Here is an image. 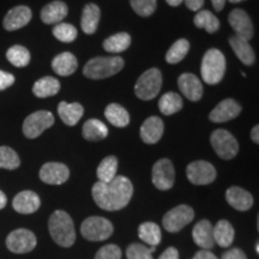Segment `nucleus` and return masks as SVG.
<instances>
[{"mask_svg":"<svg viewBox=\"0 0 259 259\" xmlns=\"http://www.w3.org/2000/svg\"><path fill=\"white\" fill-rule=\"evenodd\" d=\"M100 18H101V10L96 4H88L83 10L82 18H80V25L82 30L87 35H93L99 27Z\"/></svg>","mask_w":259,"mask_h":259,"instance_id":"nucleus-25","label":"nucleus"},{"mask_svg":"<svg viewBox=\"0 0 259 259\" xmlns=\"http://www.w3.org/2000/svg\"><path fill=\"white\" fill-rule=\"evenodd\" d=\"M158 259H179V252L176 247H168Z\"/></svg>","mask_w":259,"mask_h":259,"instance_id":"nucleus-45","label":"nucleus"},{"mask_svg":"<svg viewBox=\"0 0 259 259\" xmlns=\"http://www.w3.org/2000/svg\"><path fill=\"white\" fill-rule=\"evenodd\" d=\"M192 236L193 241L199 247L204 248V250L212 248V246L215 245V240H213V226L208 220H202V221H199L194 226Z\"/></svg>","mask_w":259,"mask_h":259,"instance_id":"nucleus-21","label":"nucleus"},{"mask_svg":"<svg viewBox=\"0 0 259 259\" xmlns=\"http://www.w3.org/2000/svg\"><path fill=\"white\" fill-rule=\"evenodd\" d=\"M80 233L89 241H103L113 234V225L105 218L92 216L84 220Z\"/></svg>","mask_w":259,"mask_h":259,"instance_id":"nucleus-6","label":"nucleus"},{"mask_svg":"<svg viewBox=\"0 0 259 259\" xmlns=\"http://www.w3.org/2000/svg\"><path fill=\"white\" fill-rule=\"evenodd\" d=\"M234 228L227 220H221L213 227V240L221 247H229L234 241Z\"/></svg>","mask_w":259,"mask_h":259,"instance_id":"nucleus-28","label":"nucleus"},{"mask_svg":"<svg viewBox=\"0 0 259 259\" xmlns=\"http://www.w3.org/2000/svg\"><path fill=\"white\" fill-rule=\"evenodd\" d=\"M21 164V158L14 149L9 147H0V168L14 170Z\"/></svg>","mask_w":259,"mask_h":259,"instance_id":"nucleus-38","label":"nucleus"},{"mask_svg":"<svg viewBox=\"0 0 259 259\" xmlns=\"http://www.w3.org/2000/svg\"><path fill=\"white\" fill-rule=\"evenodd\" d=\"M116 170H118V158L115 156H107L99 164L97 177L102 183H109L116 177Z\"/></svg>","mask_w":259,"mask_h":259,"instance_id":"nucleus-35","label":"nucleus"},{"mask_svg":"<svg viewBox=\"0 0 259 259\" xmlns=\"http://www.w3.org/2000/svg\"><path fill=\"white\" fill-rule=\"evenodd\" d=\"M70 177L67 166L59 162H47L40 169V179L48 185H61Z\"/></svg>","mask_w":259,"mask_h":259,"instance_id":"nucleus-14","label":"nucleus"},{"mask_svg":"<svg viewBox=\"0 0 259 259\" xmlns=\"http://www.w3.org/2000/svg\"><path fill=\"white\" fill-rule=\"evenodd\" d=\"M60 90V82L54 77H44L38 79L32 87V93L36 97L45 99V97H51L57 95Z\"/></svg>","mask_w":259,"mask_h":259,"instance_id":"nucleus-27","label":"nucleus"},{"mask_svg":"<svg viewBox=\"0 0 259 259\" xmlns=\"http://www.w3.org/2000/svg\"><path fill=\"white\" fill-rule=\"evenodd\" d=\"M6 203H8V198H6L5 193L3 191H0V210L5 208Z\"/></svg>","mask_w":259,"mask_h":259,"instance_id":"nucleus-50","label":"nucleus"},{"mask_svg":"<svg viewBox=\"0 0 259 259\" xmlns=\"http://www.w3.org/2000/svg\"><path fill=\"white\" fill-rule=\"evenodd\" d=\"M241 113V106L235 100L226 99L219 103L210 113L209 119L212 122H226L235 119Z\"/></svg>","mask_w":259,"mask_h":259,"instance_id":"nucleus-16","label":"nucleus"},{"mask_svg":"<svg viewBox=\"0 0 259 259\" xmlns=\"http://www.w3.org/2000/svg\"><path fill=\"white\" fill-rule=\"evenodd\" d=\"M95 259H121V250L116 245H106L100 248Z\"/></svg>","mask_w":259,"mask_h":259,"instance_id":"nucleus-42","label":"nucleus"},{"mask_svg":"<svg viewBox=\"0 0 259 259\" xmlns=\"http://www.w3.org/2000/svg\"><path fill=\"white\" fill-rule=\"evenodd\" d=\"M176 181V170L170 160L161 158L153 167V183L156 189L167 191L173 187Z\"/></svg>","mask_w":259,"mask_h":259,"instance_id":"nucleus-12","label":"nucleus"},{"mask_svg":"<svg viewBox=\"0 0 259 259\" xmlns=\"http://www.w3.org/2000/svg\"><path fill=\"white\" fill-rule=\"evenodd\" d=\"M258 134H259V126H258V125H255L254 127L252 128V131H251V138H252V141H253L255 144H258V143H259V137H258Z\"/></svg>","mask_w":259,"mask_h":259,"instance_id":"nucleus-49","label":"nucleus"},{"mask_svg":"<svg viewBox=\"0 0 259 259\" xmlns=\"http://www.w3.org/2000/svg\"><path fill=\"white\" fill-rule=\"evenodd\" d=\"M226 199L232 208L239 210V211H246L253 205L252 194L238 186H232L227 190Z\"/></svg>","mask_w":259,"mask_h":259,"instance_id":"nucleus-19","label":"nucleus"},{"mask_svg":"<svg viewBox=\"0 0 259 259\" xmlns=\"http://www.w3.org/2000/svg\"><path fill=\"white\" fill-rule=\"evenodd\" d=\"M124 64V59L120 57H97L85 64L83 73L90 79H103L120 72Z\"/></svg>","mask_w":259,"mask_h":259,"instance_id":"nucleus-3","label":"nucleus"},{"mask_svg":"<svg viewBox=\"0 0 259 259\" xmlns=\"http://www.w3.org/2000/svg\"><path fill=\"white\" fill-rule=\"evenodd\" d=\"M191 11H199L204 5V0H184Z\"/></svg>","mask_w":259,"mask_h":259,"instance_id":"nucleus-46","label":"nucleus"},{"mask_svg":"<svg viewBox=\"0 0 259 259\" xmlns=\"http://www.w3.org/2000/svg\"><path fill=\"white\" fill-rule=\"evenodd\" d=\"M190 51V42L185 38H180L174 42L173 46L168 50L166 54V61L168 64H178L187 56Z\"/></svg>","mask_w":259,"mask_h":259,"instance_id":"nucleus-36","label":"nucleus"},{"mask_svg":"<svg viewBox=\"0 0 259 259\" xmlns=\"http://www.w3.org/2000/svg\"><path fill=\"white\" fill-rule=\"evenodd\" d=\"M200 73L204 82L211 85L221 82L226 73V58L221 51L212 48L204 54L200 65Z\"/></svg>","mask_w":259,"mask_h":259,"instance_id":"nucleus-4","label":"nucleus"},{"mask_svg":"<svg viewBox=\"0 0 259 259\" xmlns=\"http://www.w3.org/2000/svg\"><path fill=\"white\" fill-rule=\"evenodd\" d=\"M106 119L116 127H125L130 122V114L124 107L118 103H111L105 111Z\"/></svg>","mask_w":259,"mask_h":259,"instance_id":"nucleus-30","label":"nucleus"},{"mask_svg":"<svg viewBox=\"0 0 259 259\" xmlns=\"http://www.w3.org/2000/svg\"><path fill=\"white\" fill-rule=\"evenodd\" d=\"M78 67V61L76 57L70 52H64V53L58 54V56L52 60V69L59 76L66 77L76 72Z\"/></svg>","mask_w":259,"mask_h":259,"instance_id":"nucleus-23","label":"nucleus"},{"mask_svg":"<svg viewBox=\"0 0 259 259\" xmlns=\"http://www.w3.org/2000/svg\"><path fill=\"white\" fill-rule=\"evenodd\" d=\"M164 125L158 116H150L143 122L141 127V138L144 143L155 144L163 135Z\"/></svg>","mask_w":259,"mask_h":259,"instance_id":"nucleus-20","label":"nucleus"},{"mask_svg":"<svg viewBox=\"0 0 259 259\" xmlns=\"http://www.w3.org/2000/svg\"><path fill=\"white\" fill-rule=\"evenodd\" d=\"M31 10L28 6L19 5L11 9L6 14L4 21H3V25L8 31H15L25 27L31 21Z\"/></svg>","mask_w":259,"mask_h":259,"instance_id":"nucleus-15","label":"nucleus"},{"mask_svg":"<svg viewBox=\"0 0 259 259\" xmlns=\"http://www.w3.org/2000/svg\"><path fill=\"white\" fill-rule=\"evenodd\" d=\"M130 4L136 14L142 17H149L156 10L157 2L156 0H130Z\"/></svg>","mask_w":259,"mask_h":259,"instance_id":"nucleus-40","label":"nucleus"},{"mask_svg":"<svg viewBox=\"0 0 259 259\" xmlns=\"http://www.w3.org/2000/svg\"><path fill=\"white\" fill-rule=\"evenodd\" d=\"M228 2H231V3H233V4H238V3L245 2V0H228Z\"/></svg>","mask_w":259,"mask_h":259,"instance_id":"nucleus-52","label":"nucleus"},{"mask_svg":"<svg viewBox=\"0 0 259 259\" xmlns=\"http://www.w3.org/2000/svg\"><path fill=\"white\" fill-rule=\"evenodd\" d=\"M54 124V116L48 111L34 112L23 122V134L27 138H37Z\"/></svg>","mask_w":259,"mask_h":259,"instance_id":"nucleus-8","label":"nucleus"},{"mask_svg":"<svg viewBox=\"0 0 259 259\" xmlns=\"http://www.w3.org/2000/svg\"><path fill=\"white\" fill-rule=\"evenodd\" d=\"M221 259H247L244 252L240 248H232V250L226 251L222 254Z\"/></svg>","mask_w":259,"mask_h":259,"instance_id":"nucleus-44","label":"nucleus"},{"mask_svg":"<svg viewBox=\"0 0 259 259\" xmlns=\"http://www.w3.org/2000/svg\"><path fill=\"white\" fill-rule=\"evenodd\" d=\"M36 236L24 228L16 229L6 238V246L14 253H28L36 247Z\"/></svg>","mask_w":259,"mask_h":259,"instance_id":"nucleus-10","label":"nucleus"},{"mask_svg":"<svg viewBox=\"0 0 259 259\" xmlns=\"http://www.w3.org/2000/svg\"><path fill=\"white\" fill-rule=\"evenodd\" d=\"M132 194V183L122 176H116L109 183L97 181L93 186L94 200L100 208L107 211H115L125 208L131 200Z\"/></svg>","mask_w":259,"mask_h":259,"instance_id":"nucleus-1","label":"nucleus"},{"mask_svg":"<svg viewBox=\"0 0 259 259\" xmlns=\"http://www.w3.org/2000/svg\"><path fill=\"white\" fill-rule=\"evenodd\" d=\"M193 259H219V258H216V255L211 253L209 250H200L194 254Z\"/></svg>","mask_w":259,"mask_h":259,"instance_id":"nucleus-47","label":"nucleus"},{"mask_svg":"<svg viewBox=\"0 0 259 259\" xmlns=\"http://www.w3.org/2000/svg\"><path fill=\"white\" fill-rule=\"evenodd\" d=\"M255 252H257V253H259V245H258V242H257V244H255Z\"/></svg>","mask_w":259,"mask_h":259,"instance_id":"nucleus-53","label":"nucleus"},{"mask_svg":"<svg viewBox=\"0 0 259 259\" xmlns=\"http://www.w3.org/2000/svg\"><path fill=\"white\" fill-rule=\"evenodd\" d=\"M50 234L54 241L63 247H70L76 241V232L72 219L63 210H57L51 215L48 221Z\"/></svg>","mask_w":259,"mask_h":259,"instance_id":"nucleus-2","label":"nucleus"},{"mask_svg":"<svg viewBox=\"0 0 259 259\" xmlns=\"http://www.w3.org/2000/svg\"><path fill=\"white\" fill-rule=\"evenodd\" d=\"M69 8L63 2H52L41 10V21L45 24H58L67 16Z\"/></svg>","mask_w":259,"mask_h":259,"instance_id":"nucleus-22","label":"nucleus"},{"mask_svg":"<svg viewBox=\"0 0 259 259\" xmlns=\"http://www.w3.org/2000/svg\"><path fill=\"white\" fill-rule=\"evenodd\" d=\"M193 23L197 28L204 29L209 34H213L219 30L220 28V21L212 12L208 11V10H202L198 14L194 16Z\"/></svg>","mask_w":259,"mask_h":259,"instance_id":"nucleus-33","label":"nucleus"},{"mask_svg":"<svg viewBox=\"0 0 259 259\" xmlns=\"http://www.w3.org/2000/svg\"><path fill=\"white\" fill-rule=\"evenodd\" d=\"M229 44H231V47L234 51L235 56L240 59L242 64L247 65V66H251L252 64H254V51L251 47V45L248 44V41L241 37L233 36L229 38Z\"/></svg>","mask_w":259,"mask_h":259,"instance_id":"nucleus-26","label":"nucleus"},{"mask_svg":"<svg viewBox=\"0 0 259 259\" xmlns=\"http://www.w3.org/2000/svg\"><path fill=\"white\" fill-rule=\"evenodd\" d=\"M53 35L59 41L65 42V44H70V42L76 40L77 29L74 28L72 24L58 23L56 27L53 28Z\"/></svg>","mask_w":259,"mask_h":259,"instance_id":"nucleus-39","label":"nucleus"},{"mask_svg":"<svg viewBox=\"0 0 259 259\" xmlns=\"http://www.w3.org/2000/svg\"><path fill=\"white\" fill-rule=\"evenodd\" d=\"M211 3H212L213 9L219 12V11H221V10L223 9V6H225L226 0H211Z\"/></svg>","mask_w":259,"mask_h":259,"instance_id":"nucleus-48","label":"nucleus"},{"mask_svg":"<svg viewBox=\"0 0 259 259\" xmlns=\"http://www.w3.org/2000/svg\"><path fill=\"white\" fill-rule=\"evenodd\" d=\"M107 136H108V127L97 119H89L83 126V137L87 141H101Z\"/></svg>","mask_w":259,"mask_h":259,"instance_id":"nucleus-29","label":"nucleus"},{"mask_svg":"<svg viewBox=\"0 0 259 259\" xmlns=\"http://www.w3.org/2000/svg\"><path fill=\"white\" fill-rule=\"evenodd\" d=\"M167 4L173 6V8H176V6H179L181 3L184 2V0H166Z\"/></svg>","mask_w":259,"mask_h":259,"instance_id":"nucleus-51","label":"nucleus"},{"mask_svg":"<svg viewBox=\"0 0 259 259\" xmlns=\"http://www.w3.org/2000/svg\"><path fill=\"white\" fill-rule=\"evenodd\" d=\"M194 218L193 209L189 205H178L176 208L169 210L163 216L162 223L164 229L169 233L180 232L184 227L189 225Z\"/></svg>","mask_w":259,"mask_h":259,"instance_id":"nucleus-9","label":"nucleus"},{"mask_svg":"<svg viewBox=\"0 0 259 259\" xmlns=\"http://www.w3.org/2000/svg\"><path fill=\"white\" fill-rule=\"evenodd\" d=\"M162 87V74L160 70L149 69L137 79L135 93L143 101L153 100L158 95Z\"/></svg>","mask_w":259,"mask_h":259,"instance_id":"nucleus-5","label":"nucleus"},{"mask_svg":"<svg viewBox=\"0 0 259 259\" xmlns=\"http://www.w3.org/2000/svg\"><path fill=\"white\" fill-rule=\"evenodd\" d=\"M41 205L40 197L32 191H22L12 200V206L19 213L29 215L37 211Z\"/></svg>","mask_w":259,"mask_h":259,"instance_id":"nucleus-18","label":"nucleus"},{"mask_svg":"<svg viewBox=\"0 0 259 259\" xmlns=\"http://www.w3.org/2000/svg\"><path fill=\"white\" fill-rule=\"evenodd\" d=\"M228 22L235 31V36L250 41L253 37L254 30L251 18L246 14L244 10L234 9L228 16Z\"/></svg>","mask_w":259,"mask_h":259,"instance_id":"nucleus-13","label":"nucleus"},{"mask_svg":"<svg viewBox=\"0 0 259 259\" xmlns=\"http://www.w3.org/2000/svg\"><path fill=\"white\" fill-rule=\"evenodd\" d=\"M58 114L64 121V124L67 126H74L83 116L84 108L80 103H67L63 101L58 106Z\"/></svg>","mask_w":259,"mask_h":259,"instance_id":"nucleus-24","label":"nucleus"},{"mask_svg":"<svg viewBox=\"0 0 259 259\" xmlns=\"http://www.w3.org/2000/svg\"><path fill=\"white\" fill-rule=\"evenodd\" d=\"M210 142L215 153L223 160H232L239 151V144L234 136L227 130L219 128L212 132Z\"/></svg>","mask_w":259,"mask_h":259,"instance_id":"nucleus-7","label":"nucleus"},{"mask_svg":"<svg viewBox=\"0 0 259 259\" xmlns=\"http://www.w3.org/2000/svg\"><path fill=\"white\" fill-rule=\"evenodd\" d=\"M6 58L8 60L16 67H25L30 63V53L27 48L23 46H12L6 52Z\"/></svg>","mask_w":259,"mask_h":259,"instance_id":"nucleus-37","label":"nucleus"},{"mask_svg":"<svg viewBox=\"0 0 259 259\" xmlns=\"http://www.w3.org/2000/svg\"><path fill=\"white\" fill-rule=\"evenodd\" d=\"M186 176L193 185H209L216 179L218 173L210 162L194 161L187 166Z\"/></svg>","mask_w":259,"mask_h":259,"instance_id":"nucleus-11","label":"nucleus"},{"mask_svg":"<svg viewBox=\"0 0 259 259\" xmlns=\"http://www.w3.org/2000/svg\"><path fill=\"white\" fill-rule=\"evenodd\" d=\"M131 45V36L127 32H118L103 42V48L109 53H121Z\"/></svg>","mask_w":259,"mask_h":259,"instance_id":"nucleus-34","label":"nucleus"},{"mask_svg":"<svg viewBox=\"0 0 259 259\" xmlns=\"http://www.w3.org/2000/svg\"><path fill=\"white\" fill-rule=\"evenodd\" d=\"M158 108H160L162 114L171 115L183 108V99L177 93H166L161 96L160 101H158Z\"/></svg>","mask_w":259,"mask_h":259,"instance_id":"nucleus-32","label":"nucleus"},{"mask_svg":"<svg viewBox=\"0 0 259 259\" xmlns=\"http://www.w3.org/2000/svg\"><path fill=\"white\" fill-rule=\"evenodd\" d=\"M14 83H15L14 74L0 70V90H5L10 88Z\"/></svg>","mask_w":259,"mask_h":259,"instance_id":"nucleus-43","label":"nucleus"},{"mask_svg":"<svg viewBox=\"0 0 259 259\" xmlns=\"http://www.w3.org/2000/svg\"><path fill=\"white\" fill-rule=\"evenodd\" d=\"M178 85L181 93L185 95L190 101L197 102L203 96V85L200 80L192 73H183L178 78Z\"/></svg>","mask_w":259,"mask_h":259,"instance_id":"nucleus-17","label":"nucleus"},{"mask_svg":"<svg viewBox=\"0 0 259 259\" xmlns=\"http://www.w3.org/2000/svg\"><path fill=\"white\" fill-rule=\"evenodd\" d=\"M139 239L151 247H156L161 242V229L156 223L144 222L138 228Z\"/></svg>","mask_w":259,"mask_h":259,"instance_id":"nucleus-31","label":"nucleus"},{"mask_svg":"<svg viewBox=\"0 0 259 259\" xmlns=\"http://www.w3.org/2000/svg\"><path fill=\"white\" fill-rule=\"evenodd\" d=\"M155 247H145L142 244H131L126 250L127 259H154Z\"/></svg>","mask_w":259,"mask_h":259,"instance_id":"nucleus-41","label":"nucleus"}]
</instances>
